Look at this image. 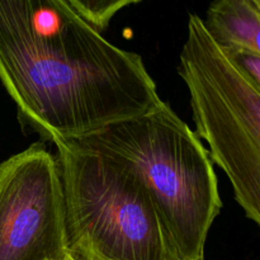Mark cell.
Here are the masks:
<instances>
[{
  "mask_svg": "<svg viewBox=\"0 0 260 260\" xmlns=\"http://www.w3.org/2000/svg\"><path fill=\"white\" fill-rule=\"evenodd\" d=\"M70 255L57 161L42 144H33L0 162V260Z\"/></svg>",
  "mask_w": 260,
  "mask_h": 260,
  "instance_id": "obj_5",
  "label": "cell"
},
{
  "mask_svg": "<svg viewBox=\"0 0 260 260\" xmlns=\"http://www.w3.org/2000/svg\"><path fill=\"white\" fill-rule=\"evenodd\" d=\"M84 19L88 20L98 30L109 24L114 14L124 7L141 0H66Z\"/></svg>",
  "mask_w": 260,
  "mask_h": 260,
  "instance_id": "obj_7",
  "label": "cell"
},
{
  "mask_svg": "<svg viewBox=\"0 0 260 260\" xmlns=\"http://www.w3.org/2000/svg\"><path fill=\"white\" fill-rule=\"evenodd\" d=\"M53 145L74 259L178 260L149 193L126 165L74 140Z\"/></svg>",
  "mask_w": 260,
  "mask_h": 260,
  "instance_id": "obj_3",
  "label": "cell"
},
{
  "mask_svg": "<svg viewBox=\"0 0 260 260\" xmlns=\"http://www.w3.org/2000/svg\"><path fill=\"white\" fill-rule=\"evenodd\" d=\"M0 80L22 126L52 144L162 102L141 56L109 42L66 0H0Z\"/></svg>",
  "mask_w": 260,
  "mask_h": 260,
  "instance_id": "obj_1",
  "label": "cell"
},
{
  "mask_svg": "<svg viewBox=\"0 0 260 260\" xmlns=\"http://www.w3.org/2000/svg\"><path fill=\"white\" fill-rule=\"evenodd\" d=\"M236 70L260 89V53L249 50H223Z\"/></svg>",
  "mask_w": 260,
  "mask_h": 260,
  "instance_id": "obj_8",
  "label": "cell"
},
{
  "mask_svg": "<svg viewBox=\"0 0 260 260\" xmlns=\"http://www.w3.org/2000/svg\"><path fill=\"white\" fill-rule=\"evenodd\" d=\"M255 3H258V4H260V0H254Z\"/></svg>",
  "mask_w": 260,
  "mask_h": 260,
  "instance_id": "obj_11",
  "label": "cell"
},
{
  "mask_svg": "<svg viewBox=\"0 0 260 260\" xmlns=\"http://www.w3.org/2000/svg\"><path fill=\"white\" fill-rule=\"evenodd\" d=\"M66 260H76V259H74V258H73V256H71V255H70V256H69V258H68V259H66Z\"/></svg>",
  "mask_w": 260,
  "mask_h": 260,
  "instance_id": "obj_10",
  "label": "cell"
},
{
  "mask_svg": "<svg viewBox=\"0 0 260 260\" xmlns=\"http://www.w3.org/2000/svg\"><path fill=\"white\" fill-rule=\"evenodd\" d=\"M179 75L190 95L198 139L210 145L213 164L228 175L235 200L260 223V89L244 78L190 14Z\"/></svg>",
  "mask_w": 260,
  "mask_h": 260,
  "instance_id": "obj_4",
  "label": "cell"
},
{
  "mask_svg": "<svg viewBox=\"0 0 260 260\" xmlns=\"http://www.w3.org/2000/svg\"><path fill=\"white\" fill-rule=\"evenodd\" d=\"M203 24L222 50L260 53V4L254 0H215Z\"/></svg>",
  "mask_w": 260,
  "mask_h": 260,
  "instance_id": "obj_6",
  "label": "cell"
},
{
  "mask_svg": "<svg viewBox=\"0 0 260 260\" xmlns=\"http://www.w3.org/2000/svg\"><path fill=\"white\" fill-rule=\"evenodd\" d=\"M178 260H205V259H178Z\"/></svg>",
  "mask_w": 260,
  "mask_h": 260,
  "instance_id": "obj_9",
  "label": "cell"
},
{
  "mask_svg": "<svg viewBox=\"0 0 260 260\" xmlns=\"http://www.w3.org/2000/svg\"><path fill=\"white\" fill-rule=\"evenodd\" d=\"M119 160L141 182L156 207L177 259H203L222 208L213 162L197 135L161 102L135 118L73 139Z\"/></svg>",
  "mask_w": 260,
  "mask_h": 260,
  "instance_id": "obj_2",
  "label": "cell"
}]
</instances>
